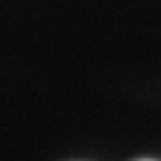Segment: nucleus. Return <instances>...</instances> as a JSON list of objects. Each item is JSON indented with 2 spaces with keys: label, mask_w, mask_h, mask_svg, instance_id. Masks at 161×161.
<instances>
[{
  "label": "nucleus",
  "mask_w": 161,
  "mask_h": 161,
  "mask_svg": "<svg viewBox=\"0 0 161 161\" xmlns=\"http://www.w3.org/2000/svg\"><path fill=\"white\" fill-rule=\"evenodd\" d=\"M141 161H154V159H141Z\"/></svg>",
  "instance_id": "1"
}]
</instances>
